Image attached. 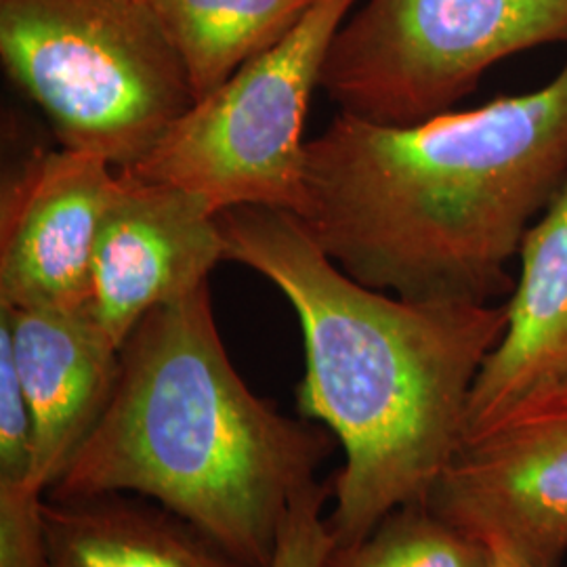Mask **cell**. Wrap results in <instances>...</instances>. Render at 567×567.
<instances>
[{
  "mask_svg": "<svg viewBox=\"0 0 567 567\" xmlns=\"http://www.w3.org/2000/svg\"><path fill=\"white\" fill-rule=\"evenodd\" d=\"M225 261L219 213L182 185L116 171L93 252V313L122 347L143 318Z\"/></svg>",
  "mask_w": 567,
  "mask_h": 567,
  "instance_id": "obj_7",
  "label": "cell"
},
{
  "mask_svg": "<svg viewBox=\"0 0 567 567\" xmlns=\"http://www.w3.org/2000/svg\"><path fill=\"white\" fill-rule=\"evenodd\" d=\"M487 545L426 501L393 508L364 538L332 545L320 567H487Z\"/></svg>",
  "mask_w": 567,
  "mask_h": 567,
  "instance_id": "obj_14",
  "label": "cell"
},
{
  "mask_svg": "<svg viewBox=\"0 0 567 567\" xmlns=\"http://www.w3.org/2000/svg\"><path fill=\"white\" fill-rule=\"evenodd\" d=\"M47 494L23 482L0 480V567H44Z\"/></svg>",
  "mask_w": 567,
  "mask_h": 567,
  "instance_id": "obj_15",
  "label": "cell"
},
{
  "mask_svg": "<svg viewBox=\"0 0 567 567\" xmlns=\"http://www.w3.org/2000/svg\"><path fill=\"white\" fill-rule=\"evenodd\" d=\"M334 435L261 400L231 364L210 284L143 318L121 347L110 404L49 498L137 494L252 567H274L284 522Z\"/></svg>",
  "mask_w": 567,
  "mask_h": 567,
  "instance_id": "obj_3",
  "label": "cell"
},
{
  "mask_svg": "<svg viewBox=\"0 0 567 567\" xmlns=\"http://www.w3.org/2000/svg\"><path fill=\"white\" fill-rule=\"evenodd\" d=\"M429 507L484 543L559 567L567 553V404L498 426L461 446Z\"/></svg>",
  "mask_w": 567,
  "mask_h": 567,
  "instance_id": "obj_9",
  "label": "cell"
},
{
  "mask_svg": "<svg viewBox=\"0 0 567 567\" xmlns=\"http://www.w3.org/2000/svg\"><path fill=\"white\" fill-rule=\"evenodd\" d=\"M225 261L274 284L303 332L299 412L344 452L326 517L349 545L386 513L426 501L465 444L466 405L507 328V303H414L347 276L280 208L219 213Z\"/></svg>",
  "mask_w": 567,
  "mask_h": 567,
  "instance_id": "obj_2",
  "label": "cell"
},
{
  "mask_svg": "<svg viewBox=\"0 0 567 567\" xmlns=\"http://www.w3.org/2000/svg\"><path fill=\"white\" fill-rule=\"evenodd\" d=\"M332 480L316 482L295 501L284 522L274 567H320L332 536L324 517L326 501L332 496Z\"/></svg>",
  "mask_w": 567,
  "mask_h": 567,
  "instance_id": "obj_17",
  "label": "cell"
},
{
  "mask_svg": "<svg viewBox=\"0 0 567 567\" xmlns=\"http://www.w3.org/2000/svg\"><path fill=\"white\" fill-rule=\"evenodd\" d=\"M23 393L34 419L28 484L49 492L100 423L114 393L121 347L93 307H0Z\"/></svg>",
  "mask_w": 567,
  "mask_h": 567,
  "instance_id": "obj_11",
  "label": "cell"
},
{
  "mask_svg": "<svg viewBox=\"0 0 567 567\" xmlns=\"http://www.w3.org/2000/svg\"><path fill=\"white\" fill-rule=\"evenodd\" d=\"M0 61L61 147L133 168L196 95L152 0H0Z\"/></svg>",
  "mask_w": 567,
  "mask_h": 567,
  "instance_id": "obj_4",
  "label": "cell"
},
{
  "mask_svg": "<svg viewBox=\"0 0 567 567\" xmlns=\"http://www.w3.org/2000/svg\"><path fill=\"white\" fill-rule=\"evenodd\" d=\"M486 545L489 550L487 567H553L529 559L524 553L508 547L505 543H486Z\"/></svg>",
  "mask_w": 567,
  "mask_h": 567,
  "instance_id": "obj_18",
  "label": "cell"
},
{
  "mask_svg": "<svg viewBox=\"0 0 567 567\" xmlns=\"http://www.w3.org/2000/svg\"><path fill=\"white\" fill-rule=\"evenodd\" d=\"M507 328L475 379L465 444L527 414L567 404V183L519 250Z\"/></svg>",
  "mask_w": 567,
  "mask_h": 567,
  "instance_id": "obj_10",
  "label": "cell"
},
{
  "mask_svg": "<svg viewBox=\"0 0 567 567\" xmlns=\"http://www.w3.org/2000/svg\"><path fill=\"white\" fill-rule=\"evenodd\" d=\"M44 567H252L137 494L44 501Z\"/></svg>",
  "mask_w": 567,
  "mask_h": 567,
  "instance_id": "obj_12",
  "label": "cell"
},
{
  "mask_svg": "<svg viewBox=\"0 0 567 567\" xmlns=\"http://www.w3.org/2000/svg\"><path fill=\"white\" fill-rule=\"evenodd\" d=\"M316 0H152L196 103L286 39Z\"/></svg>",
  "mask_w": 567,
  "mask_h": 567,
  "instance_id": "obj_13",
  "label": "cell"
},
{
  "mask_svg": "<svg viewBox=\"0 0 567 567\" xmlns=\"http://www.w3.org/2000/svg\"><path fill=\"white\" fill-rule=\"evenodd\" d=\"M358 0H316L297 28L171 126L133 168L200 194L217 213L303 200V126L337 32Z\"/></svg>",
  "mask_w": 567,
  "mask_h": 567,
  "instance_id": "obj_6",
  "label": "cell"
},
{
  "mask_svg": "<svg viewBox=\"0 0 567 567\" xmlns=\"http://www.w3.org/2000/svg\"><path fill=\"white\" fill-rule=\"evenodd\" d=\"M567 183V63L466 112L391 126L341 112L305 143L295 217L368 288L414 303L494 305L527 229Z\"/></svg>",
  "mask_w": 567,
  "mask_h": 567,
  "instance_id": "obj_1",
  "label": "cell"
},
{
  "mask_svg": "<svg viewBox=\"0 0 567 567\" xmlns=\"http://www.w3.org/2000/svg\"><path fill=\"white\" fill-rule=\"evenodd\" d=\"M567 42V0H365L320 86L344 114L408 126L450 112L498 61Z\"/></svg>",
  "mask_w": 567,
  "mask_h": 567,
  "instance_id": "obj_5",
  "label": "cell"
},
{
  "mask_svg": "<svg viewBox=\"0 0 567 567\" xmlns=\"http://www.w3.org/2000/svg\"><path fill=\"white\" fill-rule=\"evenodd\" d=\"M116 168L95 154L49 150L0 189V307H91L93 252Z\"/></svg>",
  "mask_w": 567,
  "mask_h": 567,
  "instance_id": "obj_8",
  "label": "cell"
},
{
  "mask_svg": "<svg viewBox=\"0 0 567 567\" xmlns=\"http://www.w3.org/2000/svg\"><path fill=\"white\" fill-rule=\"evenodd\" d=\"M34 454V419L21 386L11 343L0 332V480L23 482Z\"/></svg>",
  "mask_w": 567,
  "mask_h": 567,
  "instance_id": "obj_16",
  "label": "cell"
}]
</instances>
